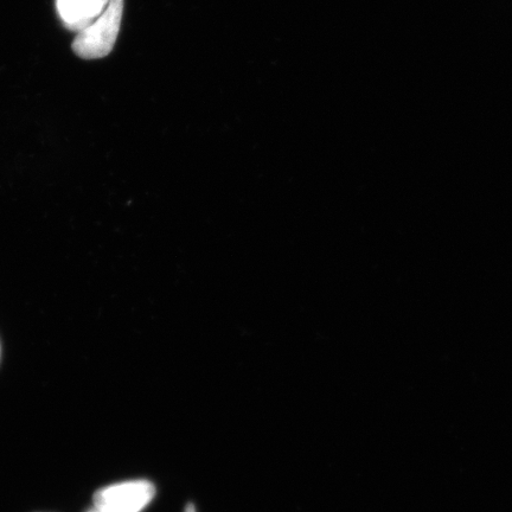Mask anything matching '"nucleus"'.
Wrapping results in <instances>:
<instances>
[{
	"mask_svg": "<svg viewBox=\"0 0 512 512\" xmlns=\"http://www.w3.org/2000/svg\"><path fill=\"white\" fill-rule=\"evenodd\" d=\"M124 0H110L102 14L78 32L73 42L74 53L85 60L101 59L111 53L119 35Z\"/></svg>",
	"mask_w": 512,
	"mask_h": 512,
	"instance_id": "nucleus-1",
	"label": "nucleus"
},
{
	"mask_svg": "<svg viewBox=\"0 0 512 512\" xmlns=\"http://www.w3.org/2000/svg\"><path fill=\"white\" fill-rule=\"evenodd\" d=\"M156 489L146 480L107 486L94 495V507L108 512H140L155 497Z\"/></svg>",
	"mask_w": 512,
	"mask_h": 512,
	"instance_id": "nucleus-2",
	"label": "nucleus"
},
{
	"mask_svg": "<svg viewBox=\"0 0 512 512\" xmlns=\"http://www.w3.org/2000/svg\"><path fill=\"white\" fill-rule=\"evenodd\" d=\"M56 8L64 27L69 30L79 32L92 23L87 0H56Z\"/></svg>",
	"mask_w": 512,
	"mask_h": 512,
	"instance_id": "nucleus-3",
	"label": "nucleus"
},
{
	"mask_svg": "<svg viewBox=\"0 0 512 512\" xmlns=\"http://www.w3.org/2000/svg\"><path fill=\"white\" fill-rule=\"evenodd\" d=\"M108 3H110V0H87L88 16L92 22L105 11Z\"/></svg>",
	"mask_w": 512,
	"mask_h": 512,
	"instance_id": "nucleus-4",
	"label": "nucleus"
},
{
	"mask_svg": "<svg viewBox=\"0 0 512 512\" xmlns=\"http://www.w3.org/2000/svg\"><path fill=\"white\" fill-rule=\"evenodd\" d=\"M185 512H196L194 505L189 504L187 510Z\"/></svg>",
	"mask_w": 512,
	"mask_h": 512,
	"instance_id": "nucleus-5",
	"label": "nucleus"
},
{
	"mask_svg": "<svg viewBox=\"0 0 512 512\" xmlns=\"http://www.w3.org/2000/svg\"><path fill=\"white\" fill-rule=\"evenodd\" d=\"M87 512H108V511H106V510H102V509H99V508H95V507H94L92 510H89V511H87Z\"/></svg>",
	"mask_w": 512,
	"mask_h": 512,
	"instance_id": "nucleus-6",
	"label": "nucleus"
}]
</instances>
